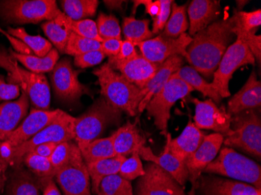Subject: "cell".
<instances>
[{"mask_svg": "<svg viewBox=\"0 0 261 195\" xmlns=\"http://www.w3.org/2000/svg\"><path fill=\"white\" fill-rule=\"evenodd\" d=\"M234 16L236 18L234 29H238L245 33L255 35L257 29L261 24V10L254 11H237L234 10Z\"/></svg>", "mask_w": 261, "mask_h": 195, "instance_id": "cell-39", "label": "cell"}, {"mask_svg": "<svg viewBox=\"0 0 261 195\" xmlns=\"http://www.w3.org/2000/svg\"><path fill=\"white\" fill-rule=\"evenodd\" d=\"M218 153L203 174L229 177L261 190V167L259 164L226 146Z\"/></svg>", "mask_w": 261, "mask_h": 195, "instance_id": "cell-6", "label": "cell"}, {"mask_svg": "<svg viewBox=\"0 0 261 195\" xmlns=\"http://www.w3.org/2000/svg\"><path fill=\"white\" fill-rule=\"evenodd\" d=\"M226 147L237 149L260 161V108L247 109L231 119L230 130L224 136Z\"/></svg>", "mask_w": 261, "mask_h": 195, "instance_id": "cell-4", "label": "cell"}, {"mask_svg": "<svg viewBox=\"0 0 261 195\" xmlns=\"http://www.w3.org/2000/svg\"><path fill=\"white\" fill-rule=\"evenodd\" d=\"M10 54L13 58L23 64L29 71L40 74L53 71L59 59V52L57 48H53L52 50L44 57L35 55H24L13 50L10 51Z\"/></svg>", "mask_w": 261, "mask_h": 195, "instance_id": "cell-32", "label": "cell"}, {"mask_svg": "<svg viewBox=\"0 0 261 195\" xmlns=\"http://www.w3.org/2000/svg\"><path fill=\"white\" fill-rule=\"evenodd\" d=\"M133 15L136 14V9L139 6H144L146 9V14H149L152 18L156 17L158 15L161 9V4H160V0L158 1H151V0H138V1H133Z\"/></svg>", "mask_w": 261, "mask_h": 195, "instance_id": "cell-50", "label": "cell"}, {"mask_svg": "<svg viewBox=\"0 0 261 195\" xmlns=\"http://www.w3.org/2000/svg\"><path fill=\"white\" fill-rule=\"evenodd\" d=\"M102 50L91 51L82 55L74 57V65L80 68H87L100 64L105 58Z\"/></svg>", "mask_w": 261, "mask_h": 195, "instance_id": "cell-47", "label": "cell"}, {"mask_svg": "<svg viewBox=\"0 0 261 195\" xmlns=\"http://www.w3.org/2000/svg\"><path fill=\"white\" fill-rule=\"evenodd\" d=\"M122 41L115 39H105L101 43V50L105 55L109 57H116L119 53Z\"/></svg>", "mask_w": 261, "mask_h": 195, "instance_id": "cell-51", "label": "cell"}, {"mask_svg": "<svg viewBox=\"0 0 261 195\" xmlns=\"http://www.w3.org/2000/svg\"><path fill=\"white\" fill-rule=\"evenodd\" d=\"M96 195H134V191L130 181L115 174L105 177L101 181Z\"/></svg>", "mask_w": 261, "mask_h": 195, "instance_id": "cell-38", "label": "cell"}, {"mask_svg": "<svg viewBox=\"0 0 261 195\" xmlns=\"http://www.w3.org/2000/svg\"><path fill=\"white\" fill-rule=\"evenodd\" d=\"M75 143L70 142H61L57 145L54 152L51 155L49 160L56 170H60L68 162L72 153L73 148Z\"/></svg>", "mask_w": 261, "mask_h": 195, "instance_id": "cell-44", "label": "cell"}, {"mask_svg": "<svg viewBox=\"0 0 261 195\" xmlns=\"http://www.w3.org/2000/svg\"><path fill=\"white\" fill-rule=\"evenodd\" d=\"M144 170L136 181L134 195H186L183 187L159 165L149 162Z\"/></svg>", "mask_w": 261, "mask_h": 195, "instance_id": "cell-12", "label": "cell"}, {"mask_svg": "<svg viewBox=\"0 0 261 195\" xmlns=\"http://www.w3.org/2000/svg\"><path fill=\"white\" fill-rule=\"evenodd\" d=\"M249 3V1H237L236 4H237V6H238V9H237V11H242V9L243 8L246 4H247Z\"/></svg>", "mask_w": 261, "mask_h": 195, "instance_id": "cell-57", "label": "cell"}, {"mask_svg": "<svg viewBox=\"0 0 261 195\" xmlns=\"http://www.w3.org/2000/svg\"><path fill=\"white\" fill-rule=\"evenodd\" d=\"M192 92L193 89L188 83L173 74L146 105L148 115L153 118L154 124L164 135L168 133L171 108L177 101L184 99Z\"/></svg>", "mask_w": 261, "mask_h": 195, "instance_id": "cell-8", "label": "cell"}, {"mask_svg": "<svg viewBox=\"0 0 261 195\" xmlns=\"http://www.w3.org/2000/svg\"><path fill=\"white\" fill-rule=\"evenodd\" d=\"M42 195H61V191L57 187L54 179H51L49 181L47 182L45 187L42 190Z\"/></svg>", "mask_w": 261, "mask_h": 195, "instance_id": "cell-54", "label": "cell"}, {"mask_svg": "<svg viewBox=\"0 0 261 195\" xmlns=\"http://www.w3.org/2000/svg\"><path fill=\"white\" fill-rule=\"evenodd\" d=\"M29 103V96L22 91L17 100L0 104V142L7 140L27 117Z\"/></svg>", "mask_w": 261, "mask_h": 195, "instance_id": "cell-21", "label": "cell"}, {"mask_svg": "<svg viewBox=\"0 0 261 195\" xmlns=\"http://www.w3.org/2000/svg\"><path fill=\"white\" fill-rule=\"evenodd\" d=\"M174 75L184 80L193 91H198L203 94V96L211 98V100L216 105L221 103L222 98L220 96L215 88L213 87L212 83L206 81L191 66L181 67L176 72Z\"/></svg>", "mask_w": 261, "mask_h": 195, "instance_id": "cell-31", "label": "cell"}, {"mask_svg": "<svg viewBox=\"0 0 261 195\" xmlns=\"http://www.w3.org/2000/svg\"><path fill=\"white\" fill-rule=\"evenodd\" d=\"M96 23L99 36L102 40L111 39L121 40V26L114 16L100 13Z\"/></svg>", "mask_w": 261, "mask_h": 195, "instance_id": "cell-41", "label": "cell"}, {"mask_svg": "<svg viewBox=\"0 0 261 195\" xmlns=\"http://www.w3.org/2000/svg\"><path fill=\"white\" fill-rule=\"evenodd\" d=\"M54 180L64 195H92L87 165L77 145H74L67 163L57 170Z\"/></svg>", "mask_w": 261, "mask_h": 195, "instance_id": "cell-11", "label": "cell"}, {"mask_svg": "<svg viewBox=\"0 0 261 195\" xmlns=\"http://www.w3.org/2000/svg\"><path fill=\"white\" fill-rule=\"evenodd\" d=\"M22 163L32 174L40 179L43 187L47 182L51 179H54L57 174V170L53 166L49 158L41 156L33 152H29L23 156Z\"/></svg>", "mask_w": 261, "mask_h": 195, "instance_id": "cell-33", "label": "cell"}, {"mask_svg": "<svg viewBox=\"0 0 261 195\" xmlns=\"http://www.w3.org/2000/svg\"><path fill=\"white\" fill-rule=\"evenodd\" d=\"M19 85L5 81L4 76L0 74V102H9L17 99L20 95Z\"/></svg>", "mask_w": 261, "mask_h": 195, "instance_id": "cell-48", "label": "cell"}, {"mask_svg": "<svg viewBox=\"0 0 261 195\" xmlns=\"http://www.w3.org/2000/svg\"><path fill=\"white\" fill-rule=\"evenodd\" d=\"M94 75L98 78L101 95L111 105L130 117L138 114V100L140 89L116 72L108 63L96 69Z\"/></svg>", "mask_w": 261, "mask_h": 195, "instance_id": "cell-2", "label": "cell"}, {"mask_svg": "<svg viewBox=\"0 0 261 195\" xmlns=\"http://www.w3.org/2000/svg\"><path fill=\"white\" fill-rule=\"evenodd\" d=\"M236 24V23H234ZM234 34L237 39H240L254 57L255 60L258 62V65L260 66L261 62V36L260 35H253V34L245 33L234 27Z\"/></svg>", "mask_w": 261, "mask_h": 195, "instance_id": "cell-45", "label": "cell"}, {"mask_svg": "<svg viewBox=\"0 0 261 195\" xmlns=\"http://www.w3.org/2000/svg\"><path fill=\"white\" fill-rule=\"evenodd\" d=\"M149 20H137L134 16L125 17L123 21V34L125 40L137 46L141 42L152 39L153 34L149 30Z\"/></svg>", "mask_w": 261, "mask_h": 195, "instance_id": "cell-34", "label": "cell"}, {"mask_svg": "<svg viewBox=\"0 0 261 195\" xmlns=\"http://www.w3.org/2000/svg\"><path fill=\"white\" fill-rule=\"evenodd\" d=\"M7 180V195H41L43 186L40 179L23 163L13 167Z\"/></svg>", "mask_w": 261, "mask_h": 195, "instance_id": "cell-25", "label": "cell"}, {"mask_svg": "<svg viewBox=\"0 0 261 195\" xmlns=\"http://www.w3.org/2000/svg\"><path fill=\"white\" fill-rule=\"evenodd\" d=\"M114 148L116 155L124 157L139 152L145 146L146 139L135 124L127 122L122 127L114 132Z\"/></svg>", "mask_w": 261, "mask_h": 195, "instance_id": "cell-27", "label": "cell"}, {"mask_svg": "<svg viewBox=\"0 0 261 195\" xmlns=\"http://www.w3.org/2000/svg\"><path fill=\"white\" fill-rule=\"evenodd\" d=\"M122 113L103 97H99L86 113L75 118L74 140L77 145L99 139L108 127L120 124Z\"/></svg>", "mask_w": 261, "mask_h": 195, "instance_id": "cell-5", "label": "cell"}, {"mask_svg": "<svg viewBox=\"0 0 261 195\" xmlns=\"http://www.w3.org/2000/svg\"><path fill=\"white\" fill-rule=\"evenodd\" d=\"M187 5L178 6L173 2L171 5L172 13L166 23L163 35L165 37L177 39L180 35L186 33L189 29V22L186 15Z\"/></svg>", "mask_w": 261, "mask_h": 195, "instance_id": "cell-36", "label": "cell"}, {"mask_svg": "<svg viewBox=\"0 0 261 195\" xmlns=\"http://www.w3.org/2000/svg\"><path fill=\"white\" fill-rule=\"evenodd\" d=\"M0 67L8 72V83L19 85L21 91L27 94L35 108L49 110L50 89L44 74H35L20 67L17 60L3 46L0 47Z\"/></svg>", "mask_w": 261, "mask_h": 195, "instance_id": "cell-3", "label": "cell"}, {"mask_svg": "<svg viewBox=\"0 0 261 195\" xmlns=\"http://www.w3.org/2000/svg\"><path fill=\"white\" fill-rule=\"evenodd\" d=\"M64 14L73 21L85 20L93 17L96 13L99 1L97 0H64L61 1Z\"/></svg>", "mask_w": 261, "mask_h": 195, "instance_id": "cell-35", "label": "cell"}, {"mask_svg": "<svg viewBox=\"0 0 261 195\" xmlns=\"http://www.w3.org/2000/svg\"><path fill=\"white\" fill-rule=\"evenodd\" d=\"M0 33L3 34L4 36H6L8 39L10 43H11L12 46L14 47V49H15L16 52H18L20 54H24V55H34L32 51L31 50L30 48L25 44L19 40V39L13 37L8 32L3 30L1 27H0Z\"/></svg>", "mask_w": 261, "mask_h": 195, "instance_id": "cell-52", "label": "cell"}, {"mask_svg": "<svg viewBox=\"0 0 261 195\" xmlns=\"http://www.w3.org/2000/svg\"><path fill=\"white\" fill-rule=\"evenodd\" d=\"M220 3L213 0L192 1L187 9L189 36H194L218 18L220 14Z\"/></svg>", "mask_w": 261, "mask_h": 195, "instance_id": "cell-24", "label": "cell"}, {"mask_svg": "<svg viewBox=\"0 0 261 195\" xmlns=\"http://www.w3.org/2000/svg\"><path fill=\"white\" fill-rule=\"evenodd\" d=\"M71 29H72V32L79 35L81 37L86 38V39H91V40L97 41V42H101V43L103 41L99 36L96 22L90 20V19L73 21Z\"/></svg>", "mask_w": 261, "mask_h": 195, "instance_id": "cell-43", "label": "cell"}, {"mask_svg": "<svg viewBox=\"0 0 261 195\" xmlns=\"http://www.w3.org/2000/svg\"><path fill=\"white\" fill-rule=\"evenodd\" d=\"M196 195H261V190L244 182L202 174L196 184Z\"/></svg>", "mask_w": 261, "mask_h": 195, "instance_id": "cell-17", "label": "cell"}, {"mask_svg": "<svg viewBox=\"0 0 261 195\" xmlns=\"http://www.w3.org/2000/svg\"><path fill=\"white\" fill-rule=\"evenodd\" d=\"M7 32L13 37L19 39L25 44L32 51L34 55H37V57H45L53 49L52 44L50 43V42L41 37L39 35L33 36V35H29L26 32L25 29H22V27H18V29L9 27Z\"/></svg>", "mask_w": 261, "mask_h": 195, "instance_id": "cell-37", "label": "cell"}, {"mask_svg": "<svg viewBox=\"0 0 261 195\" xmlns=\"http://www.w3.org/2000/svg\"><path fill=\"white\" fill-rule=\"evenodd\" d=\"M114 134L105 138L96 139L92 142L77 145L86 165L90 162L116 156L114 148Z\"/></svg>", "mask_w": 261, "mask_h": 195, "instance_id": "cell-30", "label": "cell"}, {"mask_svg": "<svg viewBox=\"0 0 261 195\" xmlns=\"http://www.w3.org/2000/svg\"><path fill=\"white\" fill-rule=\"evenodd\" d=\"M8 164L6 163L5 162L0 158V192L2 191L4 189V184L7 181V170L8 169Z\"/></svg>", "mask_w": 261, "mask_h": 195, "instance_id": "cell-55", "label": "cell"}, {"mask_svg": "<svg viewBox=\"0 0 261 195\" xmlns=\"http://www.w3.org/2000/svg\"><path fill=\"white\" fill-rule=\"evenodd\" d=\"M166 136H167V142H166L163 153L160 155H156L152 152L150 148L143 146L139 150V156L144 160L153 162L159 165L183 187L188 180V171L186 164L176 158L170 152L169 142L171 139V133H168Z\"/></svg>", "mask_w": 261, "mask_h": 195, "instance_id": "cell-20", "label": "cell"}, {"mask_svg": "<svg viewBox=\"0 0 261 195\" xmlns=\"http://www.w3.org/2000/svg\"><path fill=\"white\" fill-rule=\"evenodd\" d=\"M57 143H54V142H49V143L42 144L39 145L37 147L35 148L32 152L37 154V155H41L45 158H50L51 155L54 152V149L57 147Z\"/></svg>", "mask_w": 261, "mask_h": 195, "instance_id": "cell-53", "label": "cell"}, {"mask_svg": "<svg viewBox=\"0 0 261 195\" xmlns=\"http://www.w3.org/2000/svg\"><path fill=\"white\" fill-rule=\"evenodd\" d=\"M184 58L181 55H174L161 64L156 74L149 80L144 87L140 89L138 100L139 105L138 112L142 113L146 109V105L152 97L163 89L170 80L171 76L182 67Z\"/></svg>", "mask_w": 261, "mask_h": 195, "instance_id": "cell-19", "label": "cell"}, {"mask_svg": "<svg viewBox=\"0 0 261 195\" xmlns=\"http://www.w3.org/2000/svg\"><path fill=\"white\" fill-rule=\"evenodd\" d=\"M124 1H104L106 7H108L110 10H122V5L124 4Z\"/></svg>", "mask_w": 261, "mask_h": 195, "instance_id": "cell-56", "label": "cell"}, {"mask_svg": "<svg viewBox=\"0 0 261 195\" xmlns=\"http://www.w3.org/2000/svg\"><path fill=\"white\" fill-rule=\"evenodd\" d=\"M125 158L122 155H116L113 158H105L86 165L90 177L91 190L94 195L97 194L101 181L105 177L118 174Z\"/></svg>", "mask_w": 261, "mask_h": 195, "instance_id": "cell-29", "label": "cell"}, {"mask_svg": "<svg viewBox=\"0 0 261 195\" xmlns=\"http://www.w3.org/2000/svg\"><path fill=\"white\" fill-rule=\"evenodd\" d=\"M137 55L136 45L129 41L124 40L122 41L119 53L117 54L116 57H109L108 64L112 65V64H117V63L124 62V61L134 58Z\"/></svg>", "mask_w": 261, "mask_h": 195, "instance_id": "cell-49", "label": "cell"}, {"mask_svg": "<svg viewBox=\"0 0 261 195\" xmlns=\"http://www.w3.org/2000/svg\"><path fill=\"white\" fill-rule=\"evenodd\" d=\"M192 40L193 38L187 33L182 34L177 39L161 35L141 42L137 46L140 49L141 55L146 60L154 64H162L174 55H181L186 59V50Z\"/></svg>", "mask_w": 261, "mask_h": 195, "instance_id": "cell-13", "label": "cell"}, {"mask_svg": "<svg viewBox=\"0 0 261 195\" xmlns=\"http://www.w3.org/2000/svg\"><path fill=\"white\" fill-rule=\"evenodd\" d=\"M205 136L204 132L197 128L194 123L189 120L181 135L170 140V152L180 161L185 162L192 154L197 150Z\"/></svg>", "mask_w": 261, "mask_h": 195, "instance_id": "cell-26", "label": "cell"}, {"mask_svg": "<svg viewBox=\"0 0 261 195\" xmlns=\"http://www.w3.org/2000/svg\"><path fill=\"white\" fill-rule=\"evenodd\" d=\"M261 83L253 70L243 87L228 101L227 113L232 116L247 110L260 108Z\"/></svg>", "mask_w": 261, "mask_h": 195, "instance_id": "cell-23", "label": "cell"}, {"mask_svg": "<svg viewBox=\"0 0 261 195\" xmlns=\"http://www.w3.org/2000/svg\"><path fill=\"white\" fill-rule=\"evenodd\" d=\"M63 113L64 111L61 109L42 110L38 108H32L30 114L27 115L17 128L12 132L6 141L13 147L18 146L32 138L45 127L52 124Z\"/></svg>", "mask_w": 261, "mask_h": 195, "instance_id": "cell-18", "label": "cell"}, {"mask_svg": "<svg viewBox=\"0 0 261 195\" xmlns=\"http://www.w3.org/2000/svg\"><path fill=\"white\" fill-rule=\"evenodd\" d=\"M256 62L254 57L248 47L240 39H236L229 45L220 61L218 68L213 75V87L221 98L231 96L229 92L230 80L233 74L243 66L253 64Z\"/></svg>", "mask_w": 261, "mask_h": 195, "instance_id": "cell-10", "label": "cell"}, {"mask_svg": "<svg viewBox=\"0 0 261 195\" xmlns=\"http://www.w3.org/2000/svg\"><path fill=\"white\" fill-rule=\"evenodd\" d=\"M101 42L81 37L72 32L67 41L64 53L77 57L91 51L101 50Z\"/></svg>", "mask_w": 261, "mask_h": 195, "instance_id": "cell-40", "label": "cell"}, {"mask_svg": "<svg viewBox=\"0 0 261 195\" xmlns=\"http://www.w3.org/2000/svg\"><path fill=\"white\" fill-rule=\"evenodd\" d=\"M223 141L224 137L220 133H211L205 136L197 150L186 159L185 164L188 171V180L192 185L189 195H196L198 180L206 167L216 158Z\"/></svg>", "mask_w": 261, "mask_h": 195, "instance_id": "cell-15", "label": "cell"}, {"mask_svg": "<svg viewBox=\"0 0 261 195\" xmlns=\"http://www.w3.org/2000/svg\"><path fill=\"white\" fill-rule=\"evenodd\" d=\"M145 170L139 152H135L126 158L121 164L118 175L124 180L132 181L144 175Z\"/></svg>", "mask_w": 261, "mask_h": 195, "instance_id": "cell-42", "label": "cell"}, {"mask_svg": "<svg viewBox=\"0 0 261 195\" xmlns=\"http://www.w3.org/2000/svg\"><path fill=\"white\" fill-rule=\"evenodd\" d=\"M72 23L73 20L62 13L55 18L42 23V30L45 35L61 53H64L67 41L72 33Z\"/></svg>", "mask_w": 261, "mask_h": 195, "instance_id": "cell-28", "label": "cell"}, {"mask_svg": "<svg viewBox=\"0 0 261 195\" xmlns=\"http://www.w3.org/2000/svg\"><path fill=\"white\" fill-rule=\"evenodd\" d=\"M234 14L229 18L213 22L193 36L188 46L186 60L193 68L211 80L236 34Z\"/></svg>", "mask_w": 261, "mask_h": 195, "instance_id": "cell-1", "label": "cell"}, {"mask_svg": "<svg viewBox=\"0 0 261 195\" xmlns=\"http://www.w3.org/2000/svg\"><path fill=\"white\" fill-rule=\"evenodd\" d=\"M161 65L150 62L142 55L138 54L134 58L127 61L110 66L114 70H119L121 75L141 89L156 74Z\"/></svg>", "mask_w": 261, "mask_h": 195, "instance_id": "cell-22", "label": "cell"}, {"mask_svg": "<svg viewBox=\"0 0 261 195\" xmlns=\"http://www.w3.org/2000/svg\"><path fill=\"white\" fill-rule=\"evenodd\" d=\"M74 123L75 117L63 113L52 124L36 133L32 138L14 147L10 166L13 168L22 164L23 156L42 144L49 142L60 144L74 140Z\"/></svg>", "mask_w": 261, "mask_h": 195, "instance_id": "cell-9", "label": "cell"}, {"mask_svg": "<svg viewBox=\"0 0 261 195\" xmlns=\"http://www.w3.org/2000/svg\"><path fill=\"white\" fill-rule=\"evenodd\" d=\"M77 75L79 72L74 70L69 59L64 58L56 64L51 79L54 92L59 99L65 102H76L82 95L89 93V89L79 81Z\"/></svg>", "mask_w": 261, "mask_h": 195, "instance_id": "cell-14", "label": "cell"}, {"mask_svg": "<svg viewBox=\"0 0 261 195\" xmlns=\"http://www.w3.org/2000/svg\"><path fill=\"white\" fill-rule=\"evenodd\" d=\"M194 103V124L199 130H211L224 137L230 130L231 117L224 105L218 107L211 99H192Z\"/></svg>", "mask_w": 261, "mask_h": 195, "instance_id": "cell-16", "label": "cell"}, {"mask_svg": "<svg viewBox=\"0 0 261 195\" xmlns=\"http://www.w3.org/2000/svg\"><path fill=\"white\" fill-rule=\"evenodd\" d=\"M62 14L55 0H4L0 1V17L15 23H38Z\"/></svg>", "mask_w": 261, "mask_h": 195, "instance_id": "cell-7", "label": "cell"}, {"mask_svg": "<svg viewBox=\"0 0 261 195\" xmlns=\"http://www.w3.org/2000/svg\"><path fill=\"white\" fill-rule=\"evenodd\" d=\"M173 2L174 1L172 0H160L161 9L159 14L156 17H154L152 23V32L153 35L159 33L165 27L166 23L168 22L171 15V5Z\"/></svg>", "mask_w": 261, "mask_h": 195, "instance_id": "cell-46", "label": "cell"}]
</instances>
